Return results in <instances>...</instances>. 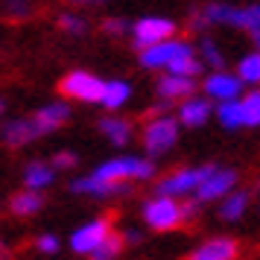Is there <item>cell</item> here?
<instances>
[{"label":"cell","mask_w":260,"mask_h":260,"mask_svg":"<svg viewBox=\"0 0 260 260\" xmlns=\"http://www.w3.org/2000/svg\"><path fill=\"white\" fill-rule=\"evenodd\" d=\"M32 117H36V123H38V129H41V135H47V132L59 129L61 123L71 117V108L64 106V103H53V106H44L41 111H36Z\"/></svg>","instance_id":"9a60e30c"},{"label":"cell","mask_w":260,"mask_h":260,"mask_svg":"<svg viewBox=\"0 0 260 260\" xmlns=\"http://www.w3.org/2000/svg\"><path fill=\"white\" fill-rule=\"evenodd\" d=\"M173 32H176V24L170 18H141L132 26V38H135V44L141 50L152 47V44L164 41V38H173Z\"/></svg>","instance_id":"52a82bcc"},{"label":"cell","mask_w":260,"mask_h":260,"mask_svg":"<svg viewBox=\"0 0 260 260\" xmlns=\"http://www.w3.org/2000/svg\"><path fill=\"white\" fill-rule=\"evenodd\" d=\"M73 3H79V6H94V3H103V0H73Z\"/></svg>","instance_id":"d6a6232c"},{"label":"cell","mask_w":260,"mask_h":260,"mask_svg":"<svg viewBox=\"0 0 260 260\" xmlns=\"http://www.w3.org/2000/svg\"><path fill=\"white\" fill-rule=\"evenodd\" d=\"M225 26H240V29H248V32L260 29V3L246 6V9H234V6H228Z\"/></svg>","instance_id":"2e32d148"},{"label":"cell","mask_w":260,"mask_h":260,"mask_svg":"<svg viewBox=\"0 0 260 260\" xmlns=\"http://www.w3.org/2000/svg\"><path fill=\"white\" fill-rule=\"evenodd\" d=\"M216 117H219V123L225 129H243L246 123H243V103H240V96L237 100H222L219 108H216Z\"/></svg>","instance_id":"d6986e66"},{"label":"cell","mask_w":260,"mask_h":260,"mask_svg":"<svg viewBox=\"0 0 260 260\" xmlns=\"http://www.w3.org/2000/svg\"><path fill=\"white\" fill-rule=\"evenodd\" d=\"M100 132H103L114 146H123V143L132 141V123H126V120H120V117L100 120Z\"/></svg>","instance_id":"ac0fdd59"},{"label":"cell","mask_w":260,"mask_h":260,"mask_svg":"<svg viewBox=\"0 0 260 260\" xmlns=\"http://www.w3.org/2000/svg\"><path fill=\"white\" fill-rule=\"evenodd\" d=\"M176 141H178V120L173 117H155L143 129V146H146L149 155H164L167 149H173Z\"/></svg>","instance_id":"3957f363"},{"label":"cell","mask_w":260,"mask_h":260,"mask_svg":"<svg viewBox=\"0 0 260 260\" xmlns=\"http://www.w3.org/2000/svg\"><path fill=\"white\" fill-rule=\"evenodd\" d=\"M120 248H123V237L108 234L106 240L94 248V260H114L120 254Z\"/></svg>","instance_id":"484cf974"},{"label":"cell","mask_w":260,"mask_h":260,"mask_svg":"<svg viewBox=\"0 0 260 260\" xmlns=\"http://www.w3.org/2000/svg\"><path fill=\"white\" fill-rule=\"evenodd\" d=\"M208 117H211V103L202 100V96H187L181 103V108H178V120L187 129H196L202 123H208Z\"/></svg>","instance_id":"5bb4252c"},{"label":"cell","mask_w":260,"mask_h":260,"mask_svg":"<svg viewBox=\"0 0 260 260\" xmlns=\"http://www.w3.org/2000/svg\"><path fill=\"white\" fill-rule=\"evenodd\" d=\"M0 257H3V248H0Z\"/></svg>","instance_id":"d590c367"},{"label":"cell","mask_w":260,"mask_h":260,"mask_svg":"<svg viewBox=\"0 0 260 260\" xmlns=\"http://www.w3.org/2000/svg\"><path fill=\"white\" fill-rule=\"evenodd\" d=\"M243 123L246 126H260V91H251V94H246L243 100Z\"/></svg>","instance_id":"d4e9b609"},{"label":"cell","mask_w":260,"mask_h":260,"mask_svg":"<svg viewBox=\"0 0 260 260\" xmlns=\"http://www.w3.org/2000/svg\"><path fill=\"white\" fill-rule=\"evenodd\" d=\"M143 219H146V225H152L155 231H170L178 222H184L181 205L176 202V196H167V193H161L158 199H149L143 205Z\"/></svg>","instance_id":"7a4b0ae2"},{"label":"cell","mask_w":260,"mask_h":260,"mask_svg":"<svg viewBox=\"0 0 260 260\" xmlns=\"http://www.w3.org/2000/svg\"><path fill=\"white\" fill-rule=\"evenodd\" d=\"M41 138V129H38L36 117H21V120H12L3 126V141L9 146H24V143Z\"/></svg>","instance_id":"8fae6325"},{"label":"cell","mask_w":260,"mask_h":260,"mask_svg":"<svg viewBox=\"0 0 260 260\" xmlns=\"http://www.w3.org/2000/svg\"><path fill=\"white\" fill-rule=\"evenodd\" d=\"M237 76H240L243 82H248V85H260V50H254V53H248V56L240 59Z\"/></svg>","instance_id":"44dd1931"},{"label":"cell","mask_w":260,"mask_h":260,"mask_svg":"<svg viewBox=\"0 0 260 260\" xmlns=\"http://www.w3.org/2000/svg\"><path fill=\"white\" fill-rule=\"evenodd\" d=\"M213 170V164H205V167H196V170H178V173H170L167 178H161L158 190L167 193V196H187L193 190L199 187L205 176Z\"/></svg>","instance_id":"8992f818"},{"label":"cell","mask_w":260,"mask_h":260,"mask_svg":"<svg viewBox=\"0 0 260 260\" xmlns=\"http://www.w3.org/2000/svg\"><path fill=\"white\" fill-rule=\"evenodd\" d=\"M111 234V222L108 219H94V222L82 225L76 234L71 237V246L76 254H94V248Z\"/></svg>","instance_id":"9c48e42d"},{"label":"cell","mask_w":260,"mask_h":260,"mask_svg":"<svg viewBox=\"0 0 260 260\" xmlns=\"http://www.w3.org/2000/svg\"><path fill=\"white\" fill-rule=\"evenodd\" d=\"M56 164H59V167H73V164H76V155L59 152V155H56Z\"/></svg>","instance_id":"1f68e13d"},{"label":"cell","mask_w":260,"mask_h":260,"mask_svg":"<svg viewBox=\"0 0 260 260\" xmlns=\"http://www.w3.org/2000/svg\"><path fill=\"white\" fill-rule=\"evenodd\" d=\"M237 257V243L228 240V237H216V240H208L202 243L190 260H234Z\"/></svg>","instance_id":"7c38bea8"},{"label":"cell","mask_w":260,"mask_h":260,"mask_svg":"<svg viewBox=\"0 0 260 260\" xmlns=\"http://www.w3.org/2000/svg\"><path fill=\"white\" fill-rule=\"evenodd\" d=\"M167 71L170 73H181V76H199V73L205 71V64L196 59V53H187V56H178L176 61H170Z\"/></svg>","instance_id":"cb8c5ba5"},{"label":"cell","mask_w":260,"mask_h":260,"mask_svg":"<svg viewBox=\"0 0 260 260\" xmlns=\"http://www.w3.org/2000/svg\"><path fill=\"white\" fill-rule=\"evenodd\" d=\"M205 94L211 96V100H237V96L243 94V79L240 76H231V73H211L208 79H205Z\"/></svg>","instance_id":"30bf717a"},{"label":"cell","mask_w":260,"mask_h":260,"mask_svg":"<svg viewBox=\"0 0 260 260\" xmlns=\"http://www.w3.org/2000/svg\"><path fill=\"white\" fill-rule=\"evenodd\" d=\"M53 178H56L53 167H47V164H41V161H36V164H29V170H26L24 181H26V187L41 190V187H47Z\"/></svg>","instance_id":"7402d4cb"},{"label":"cell","mask_w":260,"mask_h":260,"mask_svg":"<svg viewBox=\"0 0 260 260\" xmlns=\"http://www.w3.org/2000/svg\"><path fill=\"white\" fill-rule=\"evenodd\" d=\"M158 94L164 100H187L190 94H196V82L193 76H181V73H167L158 82Z\"/></svg>","instance_id":"4fadbf2b"},{"label":"cell","mask_w":260,"mask_h":260,"mask_svg":"<svg viewBox=\"0 0 260 260\" xmlns=\"http://www.w3.org/2000/svg\"><path fill=\"white\" fill-rule=\"evenodd\" d=\"M187 53H193V47H190L187 41H176V38H164V41H158V44H152V47H143L141 53V64L143 68H164L170 61H176L178 56H187Z\"/></svg>","instance_id":"5b68a950"},{"label":"cell","mask_w":260,"mask_h":260,"mask_svg":"<svg viewBox=\"0 0 260 260\" xmlns=\"http://www.w3.org/2000/svg\"><path fill=\"white\" fill-rule=\"evenodd\" d=\"M202 61H205V64H211L213 71H222L225 68V59H222V53H219V47H216V44H213L211 38H202Z\"/></svg>","instance_id":"4316f807"},{"label":"cell","mask_w":260,"mask_h":260,"mask_svg":"<svg viewBox=\"0 0 260 260\" xmlns=\"http://www.w3.org/2000/svg\"><path fill=\"white\" fill-rule=\"evenodd\" d=\"M103 85L94 73H85V71H73L61 79V94L71 96V100H82V103H100L103 96Z\"/></svg>","instance_id":"277c9868"},{"label":"cell","mask_w":260,"mask_h":260,"mask_svg":"<svg viewBox=\"0 0 260 260\" xmlns=\"http://www.w3.org/2000/svg\"><path fill=\"white\" fill-rule=\"evenodd\" d=\"M103 29H106L108 36H123V32L129 29V24H126V21H120V18H111V21L103 24Z\"/></svg>","instance_id":"f546056e"},{"label":"cell","mask_w":260,"mask_h":260,"mask_svg":"<svg viewBox=\"0 0 260 260\" xmlns=\"http://www.w3.org/2000/svg\"><path fill=\"white\" fill-rule=\"evenodd\" d=\"M59 26L64 29V32H71V36H82L85 29H88V24H85L79 15H61V18H59Z\"/></svg>","instance_id":"83f0119b"},{"label":"cell","mask_w":260,"mask_h":260,"mask_svg":"<svg viewBox=\"0 0 260 260\" xmlns=\"http://www.w3.org/2000/svg\"><path fill=\"white\" fill-rule=\"evenodd\" d=\"M251 41H254V47L260 50V29H254V32H251Z\"/></svg>","instance_id":"836d02e7"},{"label":"cell","mask_w":260,"mask_h":260,"mask_svg":"<svg viewBox=\"0 0 260 260\" xmlns=\"http://www.w3.org/2000/svg\"><path fill=\"white\" fill-rule=\"evenodd\" d=\"M246 208H248V193H225L219 216H222L225 222H234V219H240L246 213Z\"/></svg>","instance_id":"ffe728a7"},{"label":"cell","mask_w":260,"mask_h":260,"mask_svg":"<svg viewBox=\"0 0 260 260\" xmlns=\"http://www.w3.org/2000/svg\"><path fill=\"white\" fill-rule=\"evenodd\" d=\"M41 208V196H38V190H24V193H18L12 196V211L21 213V216H29V213H36Z\"/></svg>","instance_id":"603a6c76"},{"label":"cell","mask_w":260,"mask_h":260,"mask_svg":"<svg viewBox=\"0 0 260 260\" xmlns=\"http://www.w3.org/2000/svg\"><path fill=\"white\" fill-rule=\"evenodd\" d=\"M9 12L12 15H26L29 12V6H26L24 0H9Z\"/></svg>","instance_id":"4dcf8cb0"},{"label":"cell","mask_w":260,"mask_h":260,"mask_svg":"<svg viewBox=\"0 0 260 260\" xmlns=\"http://www.w3.org/2000/svg\"><path fill=\"white\" fill-rule=\"evenodd\" d=\"M36 246H38V251H44V254H56V251H59V237L44 234V237L36 243Z\"/></svg>","instance_id":"f1b7e54d"},{"label":"cell","mask_w":260,"mask_h":260,"mask_svg":"<svg viewBox=\"0 0 260 260\" xmlns=\"http://www.w3.org/2000/svg\"><path fill=\"white\" fill-rule=\"evenodd\" d=\"M0 114H3V100H0Z\"/></svg>","instance_id":"e575fe53"},{"label":"cell","mask_w":260,"mask_h":260,"mask_svg":"<svg viewBox=\"0 0 260 260\" xmlns=\"http://www.w3.org/2000/svg\"><path fill=\"white\" fill-rule=\"evenodd\" d=\"M94 176L100 181L111 184L114 190H123L126 181L138 178V181H146V178L155 176V164L152 161H143V158H114V161H106L94 170Z\"/></svg>","instance_id":"6da1fadb"},{"label":"cell","mask_w":260,"mask_h":260,"mask_svg":"<svg viewBox=\"0 0 260 260\" xmlns=\"http://www.w3.org/2000/svg\"><path fill=\"white\" fill-rule=\"evenodd\" d=\"M132 96V88L129 82H120V79H114V82H106L103 85V96H100V103L106 108H111V111H117L120 106H126Z\"/></svg>","instance_id":"e0dca14e"},{"label":"cell","mask_w":260,"mask_h":260,"mask_svg":"<svg viewBox=\"0 0 260 260\" xmlns=\"http://www.w3.org/2000/svg\"><path fill=\"white\" fill-rule=\"evenodd\" d=\"M234 181H237V173H234V170H219V167H213L211 173L205 176V181H202L199 187L193 190V196H196V202L222 199L225 193H231Z\"/></svg>","instance_id":"ba28073f"}]
</instances>
